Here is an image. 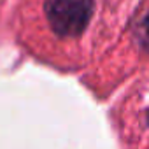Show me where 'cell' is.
Returning <instances> with one entry per match:
<instances>
[{"instance_id": "cell-1", "label": "cell", "mask_w": 149, "mask_h": 149, "mask_svg": "<svg viewBox=\"0 0 149 149\" xmlns=\"http://www.w3.org/2000/svg\"><path fill=\"white\" fill-rule=\"evenodd\" d=\"M135 35H137V40L142 47L149 49V9L147 13L142 16V19L139 21L137 28H135Z\"/></svg>"}]
</instances>
